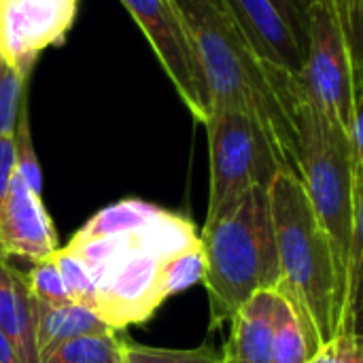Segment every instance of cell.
Wrapping results in <instances>:
<instances>
[{"instance_id": "6da1fadb", "label": "cell", "mask_w": 363, "mask_h": 363, "mask_svg": "<svg viewBox=\"0 0 363 363\" xmlns=\"http://www.w3.org/2000/svg\"><path fill=\"white\" fill-rule=\"evenodd\" d=\"M64 249L91 283V311L115 332L149 321L168 298L200 283L202 274L194 223L145 200L104 206Z\"/></svg>"}, {"instance_id": "7a4b0ae2", "label": "cell", "mask_w": 363, "mask_h": 363, "mask_svg": "<svg viewBox=\"0 0 363 363\" xmlns=\"http://www.w3.org/2000/svg\"><path fill=\"white\" fill-rule=\"evenodd\" d=\"M268 196L281 264L274 291L294 308L315 355L340 325L357 323V313H349L347 272L294 172H279Z\"/></svg>"}, {"instance_id": "3957f363", "label": "cell", "mask_w": 363, "mask_h": 363, "mask_svg": "<svg viewBox=\"0 0 363 363\" xmlns=\"http://www.w3.org/2000/svg\"><path fill=\"white\" fill-rule=\"evenodd\" d=\"M198 53L211 106L253 115L277 145L285 168L294 166V130L285 81L289 72L264 64L215 0H174Z\"/></svg>"}, {"instance_id": "277c9868", "label": "cell", "mask_w": 363, "mask_h": 363, "mask_svg": "<svg viewBox=\"0 0 363 363\" xmlns=\"http://www.w3.org/2000/svg\"><path fill=\"white\" fill-rule=\"evenodd\" d=\"M285 100L294 130L296 177L347 272L353 219L362 206L363 157L355 153L349 130L302 89L298 74L287 77Z\"/></svg>"}, {"instance_id": "5b68a950", "label": "cell", "mask_w": 363, "mask_h": 363, "mask_svg": "<svg viewBox=\"0 0 363 363\" xmlns=\"http://www.w3.org/2000/svg\"><path fill=\"white\" fill-rule=\"evenodd\" d=\"M202 274L208 294L211 325L219 328L255 294L281 283L279 249L268 187L249 189L200 234Z\"/></svg>"}, {"instance_id": "8992f818", "label": "cell", "mask_w": 363, "mask_h": 363, "mask_svg": "<svg viewBox=\"0 0 363 363\" xmlns=\"http://www.w3.org/2000/svg\"><path fill=\"white\" fill-rule=\"evenodd\" d=\"M204 128L211 166L208 221L228 211L249 189L270 187L274 177L287 168L266 128L245 111L211 106Z\"/></svg>"}, {"instance_id": "52a82bcc", "label": "cell", "mask_w": 363, "mask_h": 363, "mask_svg": "<svg viewBox=\"0 0 363 363\" xmlns=\"http://www.w3.org/2000/svg\"><path fill=\"white\" fill-rule=\"evenodd\" d=\"M302 89L347 130L362 115V62L353 55L332 0H313L308 9Z\"/></svg>"}, {"instance_id": "ba28073f", "label": "cell", "mask_w": 363, "mask_h": 363, "mask_svg": "<svg viewBox=\"0 0 363 363\" xmlns=\"http://www.w3.org/2000/svg\"><path fill=\"white\" fill-rule=\"evenodd\" d=\"M149 40L160 66L191 117L204 125L211 115L206 81L191 34L174 0H119Z\"/></svg>"}, {"instance_id": "9c48e42d", "label": "cell", "mask_w": 363, "mask_h": 363, "mask_svg": "<svg viewBox=\"0 0 363 363\" xmlns=\"http://www.w3.org/2000/svg\"><path fill=\"white\" fill-rule=\"evenodd\" d=\"M77 9L79 0H2L0 57L30 79L40 53L66 40Z\"/></svg>"}, {"instance_id": "30bf717a", "label": "cell", "mask_w": 363, "mask_h": 363, "mask_svg": "<svg viewBox=\"0 0 363 363\" xmlns=\"http://www.w3.org/2000/svg\"><path fill=\"white\" fill-rule=\"evenodd\" d=\"M57 245V234L43 196L13 172L0 204V253L36 264L51 257L60 249Z\"/></svg>"}, {"instance_id": "8fae6325", "label": "cell", "mask_w": 363, "mask_h": 363, "mask_svg": "<svg viewBox=\"0 0 363 363\" xmlns=\"http://www.w3.org/2000/svg\"><path fill=\"white\" fill-rule=\"evenodd\" d=\"M255 55L289 74H300L304 47L272 0H215Z\"/></svg>"}, {"instance_id": "7c38bea8", "label": "cell", "mask_w": 363, "mask_h": 363, "mask_svg": "<svg viewBox=\"0 0 363 363\" xmlns=\"http://www.w3.org/2000/svg\"><path fill=\"white\" fill-rule=\"evenodd\" d=\"M279 294L259 291L232 315V334L223 349V363H270Z\"/></svg>"}, {"instance_id": "4fadbf2b", "label": "cell", "mask_w": 363, "mask_h": 363, "mask_svg": "<svg viewBox=\"0 0 363 363\" xmlns=\"http://www.w3.org/2000/svg\"><path fill=\"white\" fill-rule=\"evenodd\" d=\"M0 334L21 363H38L34 345V313L26 274L0 253Z\"/></svg>"}, {"instance_id": "5bb4252c", "label": "cell", "mask_w": 363, "mask_h": 363, "mask_svg": "<svg viewBox=\"0 0 363 363\" xmlns=\"http://www.w3.org/2000/svg\"><path fill=\"white\" fill-rule=\"evenodd\" d=\"M32 313H34V345H36L38 362L43 355H47L49 351L72 338L115 332L96 313L74 302L47 304L32 298Z\"/></svg>"}, {"instance_id": "9a60e30c", "label": "cell", "mask_w": 363, "mask_h": 363, "mask_svg": "<svg viewBox=\"0 0 363 363\" xmlns=\"http://www.w3.org/2000/svg\"><path fill=\"white\" fill-rule=\"evenodd\" d=\"M121 342V332L87 334L55 347L38 363H123Z\"/></svg>"}, {"instance_id": "2e32d148", "label": "cell", "mask_w": 363, "mask_h": 363, "mask_svg": "<svg viewBox=\"0 0 363 363\" xmlns=\"http://www.w3.org/2000/svg\"><path fill=\"white\" fill-rule=\"evenodd\" d=\"M313 357L306 332L289 302L279 294L270 363H308Z\"/></svg>"}, {"instance_id": "e0dca14e", "label": "cell", "mask_w": 363, "mask_h": 363, "mask_svg": "<svg viewBox=\"0 0 363 363\" xmlns=\"http://www.w3.org/2000/svg\"><path fill=\"white\" fill-rule=\"evenodd\" d=\"M123 363H223V355L211 347L198 349H157L143 347L128 338L121 342Z\"/></svg>"}, {"instance_id": "ac0fdd59", "label": "cell", "mask_w": 363, "mask_h": 363, "mask_svg": "<svg viewBox=\"0 0 363 363\" xmlns=\"http://www.w3.org/2000/svg\"><path fill=\"white\" fill-rule=\"evenodd\" d=\"M13 147H15V172L34 189L36 194H43V172L40 164L32 145V134H30V117H28V104H21L17 125L13 132Z\"/></svg>"}, {"instance_id": "d6986e66", "label": "cell", "mask_w": 363, "mask_h": 363, "mask_svg": "<svg viewBox=\"0 0 363 363\" xmlns=\"http://www.w3.org/2000/svg\"><path fill=\"white\" fill-rule=\"evenodd\" d=\"M26 83L17 70H13L0 57V136H13L17 117L26 96Z\"/></svg>"}, {"instance_id": "ffe728a7", "label": "cell", "mask_w": 363, "mask_h": 363, "mask_svg": "<svg viewBox=\"0 0 363 363\" xmlns=\"http://www.w3.org/2000/svg\"><path fill=\"white\" fill-rule=\"evenodd\" d=\"M26 283H28L30 296L34 300L47 302V304H66V302H70L53 255L47 257V259L36 262L32 266V270L26 274Z\"/></svg>"}, {"instance_id": "44dd1931", "label": "cell", "mask_w": 363, "mask_h": 363, "mask_svg": "<svg viewBox=\"0 0 363 363\" xmlns=\"http://www.w3.org/2000/svg\"><path fill=\"white\" fill-rule=\"evenodd\" d=\"M308 363H363L362 336L357 325H342L338 334L325 342Z\"/></svg>"}, {"instance_id": "7402d4cb", "label": "cell", "mask_w": 363, "mask_h": 363, "mask_svg": "<svg viewBox=\"0 0 363 363\" xmlns=\"http://www.w3.org/2000/svg\"><path fill=\"white\" fill-rule=\"evenodd\" d=\"M334 9L340 17L345 36L353 55L362 62V13L363 0H332Z\"/></svg>"}, {"instance_id": "603a6c76", "label": "cell", "mask_w": 363, "mask_h": 363, "mask_svg": "<svg viewBox=\"0 0 363 363\" xmlns=\"http://www.w3.org/2000/svg\"><path fill=\"white\" fill-rule=\"evenodd\" d=\"M302 47L306 49V26H308V9L313 0H272Z\"/></svg>"}, {"instance_id": "cb8c5ba5", "label": "cell", "mask_w": 363, "mask_h": 363, "mask_svg": "<svg viewBox=\"0 0 363 363\" xmlns=\"http://www.w3.org/2000/svg\"><path fill=\"white\" fill-rule=\"evenodd\" d=\"M15 172V147L13 136H0V204L9 189L11 177Z\"/></svg>"}, {"instance_id": "d4e9b609", "label": "cell", "mask_w": 363, "mask_h": 363, "mask_svg": "<svg viewBox=\"0 0 363 363\" xmlns=\"http://www.w3.org/2000/svg\"><path fill=\"white\" fill-rule=\"evenodd\" d=\"M0 363H21L17 353L13 351L11 342L0 334Z\"/></svg>"}, {"instance_id": "484cf974", "label": "cell", "mask_w": 363, "mask_h": 363, "mask_svg": "<svg viewBox=\"0 0 363 363\" xmlns=\"http://www.w3.org/2000/svg\"><path fill=\"white\" fill-rule=\"evenodd\" d=\"M0 6H2V0H0Z\"/></svg>"}]
</instances>
